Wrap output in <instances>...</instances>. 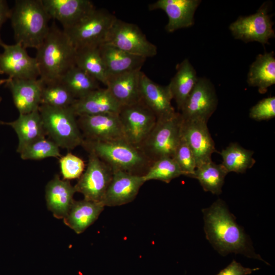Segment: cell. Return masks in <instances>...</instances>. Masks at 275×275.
<instances>
[{"mask_svg": "<svg viewBox=\"0 0 275 275\" xmlns=\"http://www.w3.org/2000/svg\"><path fill=\"white\" fill-rule=\"evenodd\" d=\"M223 158L222 165L227 172L244 173L256 162L254 152L243 148L237 143L230 144L219 153Z\"/></svg>", "mask_w": 275, "mask_h": 275, "instance_id": "cell-30", "label": "cell"}, {"mask_svg": "<svg viewBox=\"0 0 275 275\" xmlns=\"http://www.w3.org/2000/svg\"><path fill=\"white\" fill-rule=\"evenodd\" d=\"M38 109L46 134L60 148L71 150L81 146L84 138L77 116L70 106L56 107L41 104Z\"/></svg>", "mask_w": 275, "mask_h": 275, "instance_id": "cell-5", "label": "cell"}, {"mask_svg": "<svg viewBox=\"0 0 275 275\" xmlns=\"http://www.w3.org/2000/svg\"><path fill=\"white\" fill-rule=\"evenodd\" d=\"M217 97L214 85L205 77H199L181 109L183 120H199L207 123L216 109Z\"/></svg>", "mask_w": 275, "mask_h": 275, "instance_id": "cell-12", "label": "cell"}, {"mask_svg": "<svg viewBox=\"0 0 275 275\" xmlns=\"http://www.w3.org/2000/svg\"><path fill=\"white\" fill-rule=\"evenodd\" d=\"M9 19L16 43L37 49L49 32L51 18L42 0H16Z\"/></svg>", "mask_w": 275, "mask_h": 275, "instance_id": "cell-2", "label": "cell"}, {"mask_svg": "<svg viewBox=\"0 0 275 275\" xmlns=\"http://www.w3.org/2000/svg\"><path fill=\"white\" fill-rule=\"evenodd\" d=\"M141 100L154 113L157 120L174 115L173 96L168 85L161 86L142 72L140 83Z\"/></svg>", "mask_w": 275, "mask_h": 275, "instance_id": "cell-18", "label": "cell"}, {"mask_svg": "<svg viewBox=\"0 0 275 275\" xmlns=\"http://www.w3.org/2000/svg\"><path fill=\"white\" fill-rule=\"evenodd\" d=\"M273 22L264 3L257 12L248 16H240L231 23L229 29L236 39L245 43L257 41L263 45L268 44L270 38H274Z\"/></svg>", "mask_w": 275, "mask_h": 275, "instance_id": "cell-11", "label": "cell"}, {"mask_svg": "<svg viewBox=\"0 0 275 275\" xmlns=\"http://www.w3.org/2000/svg\"><path fill=\"white\" fill-rule=\"evenodd\" d=\"M142 72L141 69H139L107 76L105 86L121 106L141 100Z\"/></svg>", "mask_w": 275, "mask_h": 275, "instance_id": "cell-21", "label": "cell"}, {"mask_svg": "<svg viewBox=\"0 0 275 275\" xmlns=\"http://www.w3.org/2000/svg\"><path fill=\"white\" fill-rule=\"evenodd\" d=\"M42 81L43 85L40 105L67 107L74 102L75 99L60 79Z\"/></svg>", "mask_w": 275, "mask_h": 275, "instance_id": "cell-33", "label": "cell"}, {"mask_svg": "<svg viewBox=\"0 0 275 275\" xmlns=\"http://www.w3.org/2000/svg\"><path fill=\"white\" fill-rule=\"evenodd\" d=\"M228 173L222 164L212 160L196 168L194 178L197 179L205 191L219 195L222 193L225 178Z\"/></svg>", "mask_w": 275, "mask_h": 275, "instance_id": "cell-32", "label": "cell"}, {"mask_svg": "<svg viewBox=\"0 0 275 275\" xmlns=\"http://www.w3.org/2000/svg\"><path fill=\"white\" fill-rule=\"evenodd\" d=\"M259 269V268L244 267L240 263L233 260L230 264L221 270L216 275H248Z\"/></svg>", "mask_w": 275, "mask_h": 275, "instance_id": "cell-39", "label": "cell"}, {"mask_svg": "<svg viewBox=\"0 0 275 275\" xmlns=\"http://www.w3.org/2000/svg\"><path fill=\"white\" fill-rule=\"evenodd\" d=\"M104 207L102 202L74 200L63 218L64 223L76 233L80 234L98 219Z\"/></svg>", "mask_w": 275, "mask_h": 275, "instance_id": "cell-26", "label": "cell"}, {"mask_svg": "<svg viewBox=\"0 0 275 275\" xmlns=\"http://www.w3.org/2000/svg\"><path fill=\"white\" fill-rule=\"evenodd\" d=\"M119 116L126 140L138 147L147 138L157 121L154 113L141 100L121 106Z\"/></svg>", "mask_w": 275, "mask_h": 275, "instance_id": "cell-9", "label": "cell"}, {"mask_svg": "<svg viewBox=\"0 0 275 275\" xmlns=\"http://www.w3.org/2000/svg\"><path fill=\"white\" fill-rule=\"evenodd\" d=\"M24 160H40L48 157H61L60 147L51 140L39 139L25 147L20 153Z\"/></svg>", "mask_w": 275, "mask_h": 275, "instance_id": "cell-35", "label": "cell"}, {"mask_svg": "<svg viewBox=\"0 0 275 275\" xmlns=\"http://www.w3.org/2000/svg\"><path fill=\"white\" fill-rule=\"evenodd\" d=\"M51 18L59 21L63 30L79 22L96 8L89 0H42Z\"/></svg>", "mask_w": 275, "mask_h": 275, "instance_id": "cell-19", "label": "cell"}, {"mask_svg": "<svg viewBox=\"0 0 275 275\" xmlns=\"http://www.w3.org/2000/svg\"><path fill=\"white\" fill-rule=\"evenodd\" d=\"M183 119L180 113L156 123L139 148L152 162L164 157H173L182 135Z\"/></svg>", "mask_w": 275, "mask_h": 275, "instance_id": "cell-6", "label": "cell"}, {"mask_svg": "<svg viewBox=\"0 0 275 275\" xmlns=\"http://www.w3.org/2000/svg\"><path fill=\"white\" fill-rule=\"evenodd\" d=\"M117 18L104 9H95L71 28L63 30L75 49L99 47Z\"/></svg>", "mask_w": 275, "mask_h": 275, "instance_id": "cell-7", "label": "cell"}, {"mask_svg": "<svg viewBox=\"0 0 275 275\" xmlns=\"http://www.w3.org/2000/svg\"><path fill=\"white\" fill-rule=\"evenodd\" d=\"M207 124L199 120H183L182 135L193 153L197 168L211 161L212 154L217 152Z\"/></svg>", "mask_w": 275, "mask_h": 275, "instance_id": "cell-16", "label": "cell"}, {"mask_svg": "<svg viewBox=\"0 0 275 275\" xmlns=\"http://www.w3.org/2000/svg\"><path fill=\"white\" fill-rule=\"evenodd\" d=\"M113 175V171L108 164L89 153L87 168L74 186L76 192L83 195L84 199L102 202Z\"/></svg>", "mask_w": 275, "mask_h": 275, "instance_id": "cell-10", "label": "cell"}, {"mask_svg": "<svg viewBox=\"0 0 275 275\" xmlns=\"http://www.w3.org/2000/svg\"><path fill=\"white\" fill-rule=\"evenodd\" d=\"M201 2L200 0H158L148 7L150 10L160 9L165 12L169 18L166 30L172 33L193 25L195 13Z\"/></svg>", "mask_w": 275, "mask_h": 275, "instance_id": "cell-17", "label": "cell"}, {"mask_svg": "<svg viewBox=\"0 0 275 275\" xmlns=\"http://www.w3.org/2000/svg\"><path fill=\"white\" fill-rule=\"evenodd\" d=\"M12 127L17 135L18 144L17 152L19 153L32 143L45 138L46 131L38 108L30 113L19 114L18 118L4 125Z\"/></svg>", "mask_w": 275, "mask_h": 275, "instance_id": "cell-25", "label": "cell"}, {"mask_svg": "<svg viewBox=\"0 0 275 275\" xmlns=\"http://www.w3.org/2000/svg\"><path fill=\"white\" fill-rule=\"evenodd\" d=\"M176 69L168 86L173 99L175 100L178 109L180 111L199 77L196 70L187 59L179 64Z\"/></svg>", "mask_w": 275, "mask_h": 275, "instance_id": "cell-28", "label": "cell"}, {"mask_svg": "<svg viewBox=\"0 0 275 275\" xmlns=\"http://www.w3.org/2000/svg\"><path fill=\"white\" fill-rule=\"evenodd\" d=\"M84 139L109 141L125 139L119 113H106L77 117Z\"/></svg>", "mask_w": 275, "mask_h": 275, "instance_id": "cell-14", "label": "cell"}, {"mask_svg": "<svg viewBox=\"0 0 275 275\" xmlns=\"http://www.w3.org/2000/svg\"><path fill=\"white\" fill-rule=\"evenodd\" d=\"M247 82L250 86L258 88L260 94L266 93L269 87L275 84V58L273 51L259 54L250 66Z\"/></svg>", "mask_w": 275, "mask_h": 275, "instance_id": "cell-27", "label": "cell"}, {"mask_svg": "<svg viewBox=\"0 0 275 275\" xmlns=\"http://www.w3.org/2000/svg\"><path fill=\"white\" fill-rule=\"evenodd\" d=\"M105 43L145 58L153 57L157 54L156 46L147 40L137 25L118 18L111 27Z\"/></svg>", "mask_w": 275, "mask_h": 275, "instance_id": "cell-8", "label": "cell"}, {"mask_svg": "<svg viewBox=\"0 0 275 275\" xmlns=\"http://www.w3.org/2000/svg\"><path fill=\"white\" fill-rule=\"evenodd\" d=\"M250 117L257 121L268 120L275 117V97L264 98L250 111Z\"/></svg>", "mask_w": 275, "mask_h": 275, "instance_id": "cell-38", "label": "cell"}, {"mask_svg": "<svg viewBox=\"0 0 275 275\" xmlns=\"http://www.w3.org/2000/svg\"><path fill=\"white\" fill-rule=\"evenodd\" d=\"M173 157L179 167L182 175L194 178L197 168L196 160L191 150L182 135Z\"/></svg>", "mask_w": 275, "mask_h": 275, "instance_id": "cell-36", "label": "cell"}, {"mask_svg": "<svg viewBox=\"0 0 275 275\" xmlns=\"http://www.w3.org/2000/svg\"><path fill=\"white\" fill-rule=\"evenodd\" d=\"M70 107L78 117L82 115L119 113L121 106L106 88H100L81 98L75 99Z\"/></svg>", "mask_w": 275, "mask_h": 275, "instance_id": "cell-22", "label": "cell"}, {"mask_svg": "<svg viewBox=\"0 0 275 275\" xmlns=\"http://www.w3.org/2000/svg\"><path fill=\"white\" fill-rule=\"evenodd\" d=\"M75 64L105 86L107 75L99 47L76 49Z\"/></svg>", "mask_w": 275, "mask_h": 275, "instance_id": "cell-29", "label": "cell"}, {"mask_svg": "<svg viewBox=\"0 0 275 275\" xmlns=\"http://www.w3.org/2000/svg\"><path fill=\"white\" fill-rule=\"evenodd\" d=\"M60 79L75 99L100 88L98 80L76 65L69 69Z\"/></svg>", "mask_w": 275, "mask_h": 275, "instance_id": "cell-31", "label": "cell"}, {"mask_svg": "<svg viewBox=\"0 0 275 275\" xmlns=\"http://www.w3.org/2000/svg\"><path fill=\"white\" fill-rule=\"evenodd\" d=\"M81 146L108 164L119 170L143 176L152 162L138 147L125 139L95 141L84 139Z\"/></svg>", "mask_w": 275, "mask_h": 275, "instance_id": "cell-4", "label": "cell"}, {"mask_svg": "<svg viewBox=\"0 0 275 275\" xmlns=\"http://www.w3.org/2000/svg\"><path fill=\"white\" fill-rule=\"evenodd\" d=\"M61 172L64 179L79 178L85 171V161L78 156L68 153L59 159Z\"/></svg>", "mask_w": 275, "mask_h": 275, "instance_id": "cell-37", "label": "cell"}, {"mask_svg": "<svg viewBox=\"0 0 275 275\" xmlns=\"http://www.w3.org/2000/svg\"><path fill=\"white\" fill-rule=\"evenodd\" d=\"M4 51L0 53V74L14 79H36L40 77L35 58L30 57L20 44H0Z\"/></svg>", "mask_w": 275, "mask_h": 275, "instance_id": "cell-13", "label": "cell"}, {"mask_svg": "<svg viewBox=\"0 0 275 275\" xmlns=\"http://www.w3.org/2000/svg\"><path fill=\"white\" fill-rule=\"evenodd\" d=\"M143 176L113 171L112 180L102 201L105 206L115 207L133 201L145 183Z\"/></svg>", "mask_w": 275, "mask_h": 275, "instance_id": "cell-15", "label": "cell"}, {"mask_svg": "<svg viewBox=\"0 0 275 275\" xmlns=\"http://www.w3.org/2000/svg\"><path fill=\"white\" fill-rule=\"evenodd\" d=\"M9 79L10 78L9 77L7 78H1L0 79V86L3 84H5L6 83H7L9 81ZM2 98L1 97H0V102L2 101ZM0 125H4V122L0 121Z\"/></svg>", "mask_w": 275, "mask_h": 275, "instance_id": "cell-41", "label": "cell"}, {"mask_svg": "<svg viewBox=\"0 0 275 275\" xmlns=\"http://www.w3.org/2000/svg\"><path fill=\"white\" fill-rule=\"evenodd\" d=\"M11 9L9 8L7 2L4 0H0V31L3 24L10 18ZM3 42L1 38L0 44Z\"/></svg>", "mask_w": 275, "mask_h": 275, "instance_id": "cell-40", "label": "cell"}, {"mask_svg": "<svg viewBox=\"0 0 275 275\" xmlns=\"http://www.w3.org/2000/svg\"><path fill=\"white\" fill-rule=\"evenodd\" d=\"M76 192L69 180L61 179L58 175L48 182L45 188L46 205L56 218L63 219L66 216Z\"/></svg>", "mask_w": 275, "mask_h": 275, "instance_id": "cell-23", "label": "cell"}, {"mask_svg": "<svg viewBox=\"0 0 275 275\" xmlns=\"http://www.w3.org/2000/svg\"><path fill=\"white\" fill-rule=\"evenodd\" d=\"M19 114H25L38 109L41 104L42 81L36 79L10 78L6 83Z\"/></svg>", "mask_w": 275, "mask_h": 275, "instance_id": "cell-20", "label": "cell"}, {"mask_svg": "<svg viewBox=\"0 0 275 275\" xmlns=\"http://www.w3.org/2000/svg\"><path fill=\"white\" fill-rule=\"evenodd\" d=\"M35 59L39 78L43 81L59 79L75 66L76 49L63 30L54 23L40 46Z\"/></svg>", "mask_w": 275, "mask_h": 275, "instance_id": "cell-3", "label": "cell"}, {"mask_svg": "<svg viewBox=\"0 0 275 275\" xmlns=\"http://www.w3.org/2000/svg\"><path fill=\"white\" fill-rule=\"evenodd\" d=\"M99 49L107 76L141 69L147 59L106 43L100 45Z\"/></svg>", "mask_w": 275, "mask_h": 275, "instance_id": "cell-24", "label": "cell"}, {"mask_svg": "<svg viewBox=\"0 0 275 275\" xmlns=\"http://www.w3.org/2000/svg\"><path fill=\"white\" fill-rule=\"evenodd\" d=\"M181 175L182 172L173 157H164L153 162L143 177L145 182L156 180L169 183Z\"/></svg>", "mask_w": 275, "mask_h": 275, "instance_id": "cell-34", "label": "cell"}, {"mask_svg": "<svg viewBox=\"0 0 275 275\" xmlns=\"http://www.w3.org/2000/svg\"><path fill=\"white\" fill-rule=\"evenodd\" d=\"M202 212L206 238L219 254L225 256L230 253L240 254L269 265L255 253L249 237L223 200H217Z\"/></svg>", "mask_w": 275, "mask_h": 275, "instance_id": "cell-1", "label": "cell"}]
</instances>
